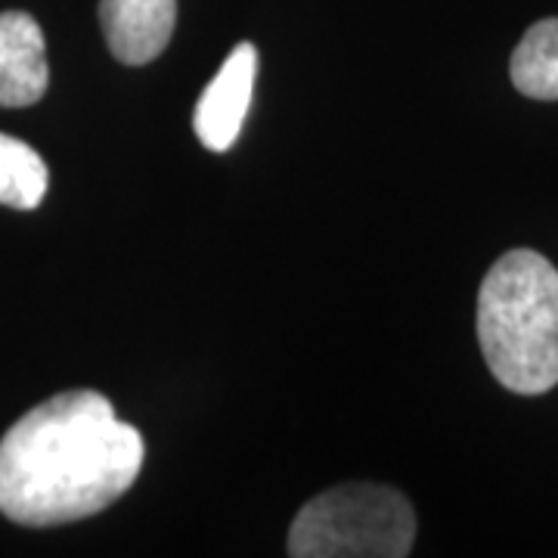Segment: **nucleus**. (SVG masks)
<instances>
[{
  "mask_svg": "<svg viewBox=\"0 0 558 558\" xmlns=\"http://www.w3.org/2000/svg\"><path fill=\"white\" fill-rule=\"evenodd\" d=\"M100 25L121 65H146L171 44L178 0H100Z\"/></svg>",
  "mask_w": 558,
  "mask_h": 558,
  "instance_id": "39448f33",
  "label": "nucleus"
},
{
  "mask_svg": "<svg viewBox=\"0 0 558 558\" xmlns=\"http://www.w3.org/2000/svg\"><path fill=\"white\" fill-rule=\"evenodd\" d=\"M509 75L531 100H558V16L534 22L519 40Z\"/></svg>",
  "mask_w": 558,
  "mask_h": 558,
  "instance_id": "0eeeda50",
  "label": "nucleus"
},
{
  "mask_svg": "<svg viewBox=\"0 0 558 558\" xmlns=\"http://www.w3.org/2000/svg\"><path fill=\"white\" fill-rule=\"evenodd\" d=\"M143 457V435L100 391H62L0 440V512L28 527L97 515L131 490Z\"/></svg>",
  "mask_w": 558,
  "mask_h": 558,
  "instance_id": "f257e3e1",
  "label": "nucleus"
},
{
  "mask_svg": "<svg viewBox=\"0 0 558 558\" xmlns=\"http://www.w3.org/2000/svg\"><path fill=\"white\" fill-rule=\"evenodd\" d=\"M478 341L494 379L524 398L558 385V270L534 248H512L478 292Z\"/></svg>",
  "mask_w": 558,
  "mask_h": 558,
  "instance_id": "f03ea898",
  "label": "nucleus"
},
{
  "mask_svg": "<svg viewBox=\"0 0 558 558\" xmlns=\"http://www.w3.org/2000/svg\"><path fill=\"white\" fill-rule=\"evenodd\" d=\"M47 165L22 140L0 134V205L32 211L47 196Z\"/></svg>",
  "mask_w": 558,
  "mask_h": 558,
  "instance_id": "6e6552de",
  "label": "nucleus"
},
{
  "mask_svg": "<svg viewBox=\"0 0 558 558\" xmlns=\"http://www.w3.org/2000/svg\"><path fill=\"white\" fill-rule=\"evenodd\" d=\"M416 539L410 499L385 484H341L307 499L289 527L295 558H403Z\"/></svg>",
  "mask_w": 558,
  "mask_h": 558,
  "instance_id": "7ed1b4c3",
  "label": "nucleus"
},
{
  "mask_svg": "<svg viewBox=\"0 0 558 558\" xmlns=\"http://www.w3.org/2000/svg\"><path fill=\"white\" fill-rule=\"evenodd\" d=\"M47 44L40 25L22 10L0 13V106L20 109L47 94Z\"/></svg>",
  "mask_w": 558,
  "mask_h": 558,
  "instance_id": "423d86ee",
  "label": "nucleus"
},
{
  "mask_svg": "<svg viewBox=\"0 0 558 558\" xmlns=\"http://www.w3.org/2000/svg\"><path fill=\"white\" fill-rule=\"evenodd\" d=\"M258 75V50L255 44H236L223 60L218 75L202 90L199 106L193 112L196 137L211 153H227L242 131V121L252 106V87Z\"/></svg>",
  "mask_w": 558,
  "mask_h": 558,
  "instance_id": "20e7f679",
  "label": "nucleus"
}]
</instances>
